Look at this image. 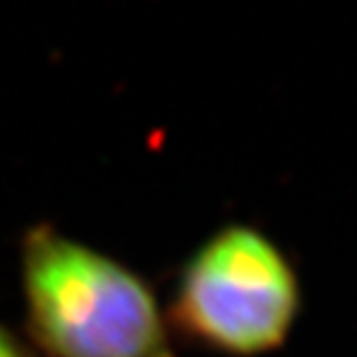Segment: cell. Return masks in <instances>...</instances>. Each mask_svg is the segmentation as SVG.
<instances>
[{
    "label": "cell",
    "mask_w": 357,
    "mask_h": 357,
    "mask_svg": "<svg viewBox=\"0 0 357 357\" xmlns=\"http://www.w3.org/2000/svg\"><path fill=\"white\" fill-rule=\"evenodd\" d=\"M24 325L45 357H178L142 274L54 225L21 241Z\"/></svg>",
    "instance_id": "6da1fadb"
},
{
    "label": "cell",
    "mask_w": 357,
    "mask_h": 357,
    "mask_svg": "<svg viewBox=\"0 0 357 357\" xmlns=\"http://www.w3.org/2000/svg\"><path fill=\"white\" fill-rule=\"evenodd\" d=\"M302 281L274 239L232 223L178 269L167 323L188 344L225 357H262L288 344L302 316Z\"/></svg>",
    "instance_id": "7a4b0ae2"
},
{
    "label": "cell",
    "mask_w": 357,
    "mask_h": 357,
    "mask_svg": "<svg viewBox=\"0 0 357 357\" xmlns=\"http://www.w3.org/2000/svg\"><path fill=\"white\" fill-rule=\"evenodd\" d=\"M0 357H40L33 346H28L19 334L0 323Z\"/></svg>",
    "instance_id": "3957f363"
}]
</instances>
